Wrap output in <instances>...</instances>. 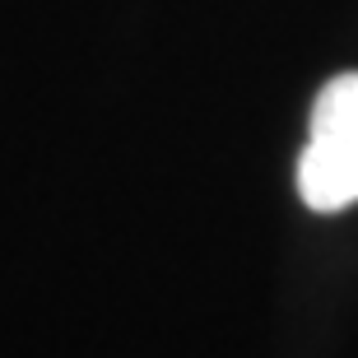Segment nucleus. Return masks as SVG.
<instances>
[{"mask_svg":"<svg viewBox=\"0 0 358 358\" xmlns=\"http://www.w3.org/2000/svg\"><path fill=\"white\" fill-rule=\"evenodd\" d=\"M298 196L317 214L358 205V70L335 75L317 93L307 149L298 159Z\"/></svg>","mask_w":358,"mask_h":358,"instance_id":"obj_1","label":"nucleus"}]
</instances>
